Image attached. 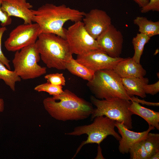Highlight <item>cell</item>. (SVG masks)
I'll return each instance as SVG.
<instances>
[{
	"instance_id": "cell-5",
	"label": "cell",
	"mask_w": 159,
	"mask_h": 159,
	"mask_svg": "<svg viewBox=\"0 0 159 159\" xmlns=\"http://www.w3.org/2000/svg\"><path fill=\"white\" fill-rule=\"evenodd\" d=\"M91 124L77 126L73 131L65 133L73 136L86 134L87 139L79 145L73 158L75 157L82 147L88 144L96 143L98 145L108 136L111 135L119 141L121 138L115 130L116 121L104 116L96 117Z\"/></svg>"
},
{
	"instance_id": "cell-16",
	"label": "cell",
	"mask_w": 159,
	"mask_h": 159,
	"mask_svg": "<svg viewBox=\"0 0 159 159\" xmlns=\"http://www.w3.org/2000/svg\"><path fill=\"white\" fill-rule=\"evenodd\" d=\"M121 80L124 88L130 97L136 95L142 98L146 97L144 87L149 82L148 78L125 77L121 78Z\"/></svg>"
},
{
	"instance_id": "cell-22",
	"label": "cell",
	"mask_w": 159,
	"mask_h": 159,
	"mask_svg": "<svg viewBox=\"0 0 159 159\" xmlns=\"http://www.w3.org/2000/svg\"><path fill=\"white\" fill-rule=\"evenodd\" d=\"M144 143L149 159L154 154L159 151V134L149 132L144 139Z\"/></svg>"
},
{
	"instance_id": "cell-31",
	"label": "cell",
	"mask_w": 159,
	"mask_h": 159,
	"mask_svg": "<svg viewBox=\"0 0 159 159\" xmlns=\"http://www.w3.org/2000/svg\"><path fill=\"white\" fill-rule=\"evenodd\" d=\"M140 7L145 6L148 2L149 0H133Z\"/></svg>"
},
{
	"instance_id": "cell-27",
	"label": "cell",
	"mask_w": 159,
	"mask_h": 159,
	"mask_svg": "<svg viewBox=\"0 0 159 159\" xmlns=\"http://www.w3.org/2000/svg\"><path fill=\"white\" fill-rule=\"evenodd\" d=\"M159 11V0H149L148 3L141 8V12L144 13L150 11Z\"/></svg>"
},
{
	"instance_id": "cell-9",
	"label": "cell",
	"mask_w": 159,
	"mask_h": 159,
	"mask_svg": "<svg viewBox=\"0 0 159 159\" xmlns=\"http://www.w3.org/2000/svg\"><path fill=\"white\" fill-rule=\"evenodd\" d=\"M40 34L36 23L19 25L12 30L5 41L4 46L9 52H16L35 43Z\"/></svg>"
},
{
	"instance_id": "cell-13",
	"label": "cell",
	"mask_w": 159,
	"mask_h": 159,
	"mask_svg": "<svg viewBox=\"0 0 159 159\" xmlns=\"http://www.w3.org/2000/svg\"><path fill=\"white\" fill-rule=\"evenodd\" d=\"M33 6L26 0H2L1 9L10 16H14L22 19L24 24L33 22Z\"/></svg>"
},
{
	"instance_id": "cell-17",
	"label": "cell",
	"mask_w": 159,
	"mask_h": 159,
	"mask_svg": "<svg viewBox=\"0 0 159 159\" xmlns=\"http://www.w3.org/2000/svg\"><path fill=\"white\" fill-rule=\"evenodd\" d=\"M131 102L129 109L132 114L140 116L147 122L149 125L152 126L159 130V112L143 107L135 102Z\"/></svg>"
},
{
	"instance_id": "cell-2",
	"label": "cell",
	"mask_w": 159,
	"mask_h": 159,
	"mask_svg": "<svg viewBox=\"0 0 159 159\" xmlns=\"http://www.w3.org/2000/svg\"><path fill=\"white\" fill-rule=\"evenodd\" d=\"M32 11L33 22L39 26L40 34H53L65 39L64 24L69 21L74 22L81 21L85 14L64 5L56 6L51 4H46Z\"/></svg>"
},
{
	"instance_id": "cell-14",
	"label": "cell",
	"mask_w": 159,
	"mask_h": 159,
	"mask_svg": "<svg viewBox=\"0 0 159 159\" xmlns=\"http://www.w3.org/2000/svg\"><path fill=\"white\" fill-rule=\"evenodd\" d=\"M115 126L117 128L121 138L119 140L118 150L120 153L123 154L128 153L132 145L144 139L150 132L155 129L154 127L149 125L146 130L136 132L130 130L123 124L116 121Z\"/></svg>"
},
{
	"instance_id": "cell-18",
	"label": "cell",
	"mask_w": 159,
	"mask_h": 159,
	"mask_svg": "<svg viewBox=\"0 0 159 159\" xmlns=\"http://www.w3.org/2000/svg\"><path fill=\"white\" fill-rule=\"evenodd\" d=\"M134 23L138 26L140 33L151 37L159 34V21L154 22L146 17L137 16L133 20Z\"/></svg>"
},
{
	"instance_id": "cell-8",
	"label": "cell",
	"mask_w": 159,
	"mask_h": 159,
	"mask_svg": "<svg viewBox=\"0 0 159 159\" xmlns=\"http://www.w3.org/2000/svg\"><path fill=\"white\" fill-rule=\"evenodd\" d=\"M65 39L72 54L77 55L100 49L96 40L87 32L81 21L74 22L66 29Z\"/></svg>"
},
{
	"instance_id": "cell-1",
	"label": "cell",
	"mask_w": 159,
	"mask_h": 159,
	"mask_svg": "<svg viewBox=\"0 0 159 159\" xmlns=\"http://www.w3.org/2000/svg\"><path fill=\"white\" fill-rule=\"evenodd\" d=\"M43 102L45 109L52 117L63 121L86 119L94 109L92 103L67 89L59 95L45 98Z\"/></svg>"
},
{
	"instance_id": "cell-4",
	"label": "cell",
	"mask_w": 159,
	"mask_h": 159,
	"mask_svg": "<svg viewBox=\"0 0 159 159\" xmlns=\"http://www.w3.org/2000/svg\"><path fill=\"white\" fill-rule=\"evenodd\" d=\"M87 85L97 98H120L130 101V98L122 84L121 78L112 69L95 72Z\"/></svg>"
},
{
	"instance_id": "cell-30",
	"label": "cell",
	"mask_w": 159,
	"mask_h": 159,
	"mask_svg": "<svg viewBox=\"0 0 159 159\" xmlns=\"http://www.w3.org/2000/svg\"><path fill=\"white\" fill-rule=\"evenodd\" d=\"M130 101L140 103L143 105H145L149 106H159V103L150 102L145 101L144 100H141L139 99L137 97H135L133 96L130 98Z\"/></svg>"
},
{
	"instance_id": "cell-15",
	"label": "cell",
	"mask_w": 159,
	"mask_h": 159,
	"mask_svg": "<svg viewBox=\"0 0 159 159\" xmlns=\"http://www.w3.org/2000/svg\"><path fill=\"white\" fill-rule=\"evenodd\" d=\"M113 70L121 78L142 77L146 74L140 63L136 62L132 57L124 58Z\"/></svg>"
},
{
	"instance_id": "cell-23",
	"label": "cell",
	"mask_w": 159,
	"mask_h": 159,
	"mask_svg": "<svg viewBox=\"0 0 159 159\" xmlns=\"http://www.w3.org/2000/svg\"><path fill=\"white\" fill-rule=\"evenodd\" d=\"M144 139L136 143L130 148L129 151L130 159H148V155L144 145Z\"/></svg>"
},
{
	"instance_id": "cell-11",
	"label": "cell",
	"mask_w": 159,
	"mask_h": 159,
	"mask_svg": "<svg viewBox=\"0 0 159 159\" xmlns=\"http://www.w3.org/2000/svg\"><path fill=\"white\" fill-rule=\"evenodd\" d=\"M100 50L110 57H120L123 42L121 32L111 24L96 39Z\"/></svg>"
},
{
	"instance_id": "cell-26",
	"label": "cell",
	"mask_w": 159,
	"mask_h": 159,
	"mask_svg": "<svg viewBox=\"0 0 159 159\" xmlns=\"http://www.w3.org/2000/svg\"><path fill=\"white\" fill-rule=\"evenodd\" d=\"M7 30L6 26L0 27V61L2 62L9 69L11 68L9 64L10 61L4 55L2 52L1 48V40L3 35L4 32Z\"/></svg>"
},
{
	"instance_id": "cell-19",
	"label": "cell",
	"mask_w": 159,
	"mask_h": 159,
	"mask_svg": "<svg viewBox=\"0 0 159 159\" xmlns=\"http://www.w3.org/2000/svg\"><path fill=\"white\" fill-rule=\"evenodd\" d=\"M67 69L72 74L89 81L93 78L95 72L78 62L72 57L67 63Z\"/></svg>"
},
{
	"instance_id": "cell-7",
	"label": "cell",
	"mask_w": 159,
	"mask_h": 159,
	"mask_svg": "<svg viewBox=\"0 0 159 159\" xmlns=\"http://www.w3.org/2000/svg\"><path fill=\"white\" fill-rule=\"evenodd\" d=\"M40 55L35 43L16 51L12 62L14 71L21 79L27 80L45 74L47 68L38 64Z\"/></svg>"
},
{
	"instance_id": "cell-28",
	"label": "cell",
	"mask_w": 159,
	"mask_h": 159,
	"mask_svg": "<svg viewBox=\"0 0 159 159\" xmlns=\"http://www.w3.org/2000/svg\"><path fill=\"white\" fill-rule=\"evenodd\" d=\"M144 91L145 94L152 95L156 94L159 92V81L152 84H146L144 87Z\"/></svg>"
},
{
	"instance_id": "cell-24",
	"label": "cell",
	"mask_w": 159,
	"mask_h": 159,
	"mask_svg": "<svg viewBox=\"0 0 159 159\" xmlns=\"http://www.w3.org/2000/svg\"><path fill=\"white\" fill-rule=\"evenodd\" d=\"M34 89L38 92H47L53 96L59 95L63 91L62 86L53 85L48 82L37 86Z\"/></svg>"
},
{
	"instance_id": "cell-6",
	"label": "cell",
	"mask_w": 159,
	"mask_h": 159,
	"mask_svg": "<svg viewBox=\"0 0 159 159\" xmlns=\"http://www.w3.org/2000/svg\"><path fill=\"white\" fill-rule=\"evenodd\" d=\"M90 100L96 107L91 115V119L104 116L123 124L129 129L132 128V115L129 109L132 102L120 98L99 99L91 96Z\"/></svg>"
},
{
	"instance_id": "cell-12",
	"label": "cell",
	"mask_w": 159,
	"mask_h": 159,
	"mask_svg": "<svg viewBox=\"0 0 159 159\" xmlns=\"http://www.w3.org/2000/svg\"><path fill=\"white\" fill-rule=\"evenodd\" d=\"M83 20L85 29L95 39L111 24V18L106 12L96 9L85 13Z\"/></svg>"
},
{
	"instance_id": "cell-10",
	"label": "cell",
	"mask_w": 159,
	"mask_h": 159,
	"mask_svg": "<svg viewBox=\"0 0 159 159\" xmlns=\"http://www.w3.org/2000/svg\"><path fill=\"white\" fill-rule=\"evenodd\" d=\"M124 59L112 57L101 50L97 49L85 54L77 55L76 60L95 72L103 69H114L118 63Z\"/></svg>"
},
{
	"instance_id": "cell-25",
	"label": "cell",
	"mask_w": 159,
	"mask_h": 159,
	"mask_svg": "<svg viewBox=\"0 0 159 159\" xmlns=\"http://www.w3.org/2000/svg\"><path fill=\"white\" fill-rule=\"evenodd\" d=\"M44 77L47 82L52 85L61 86L65 85V79L62 73L47 74Z\"/></svg>"
},
{
	"instance_id": "cell-3",
	"label": "cell",
	"mask_w": 159,
	"mask_h": 159,
	"mask_svg": "<svg viewBox=\"0 0 159 159\" xmlns=\"http://www.w3.org/2000/svg\"><path fill=\"white\" fill-rule=\"evenodd\" d=\"M35 44L41 59L49 68L65 70L66 64L73 57L66 39L53 34H40Z\"/></svg>"
},
{
	"instance_id": "cell-29",
	"label": "cell",
	"mask_w": 159,
	"mask_h": 159,
	"mask_svg": "<svg viewBox=\"0 0 159 159\" xmlns=\"http://www.w3.org/2000/svg\"><path fill=\"white\" fill-rule=\"evenodd\" d=\"M2 0H0V22L2 26H6L10 25L12 22L11 17L4 12L1 9V4Z\"/></svg>"
},
{
	"instance_id": "cell-20",
	"label": "cell",
	"mask_w": 159,
	"mask_h": 159,
	"mask_svg": "<svg viewBox=\"0 0 159 159\" xmlns=\"http://www.w3.org/2000/svg\"><path fill=\"white\" fill-rule=\"evenodd\" d=\"M21 78L14 71L8 69L0 61V80H2L13 91L15 90V84L21 81Z\"/></svg>"
},
{
	"instance_id": "cell-32",
	"label": "cell",
	"mask_w": 159,
	"mask_h": 159,
	"mask_svg": "<svg viewBox=\"0 0 159 159\" xmlns=\"http://www.w3.org/2000/svg\"><path fill=\"white\" fill-rule=\"evenodd\" d=\"M98 152L97 157L95 159H104L102 154L101 148L100 146V145L98 147Z\"/></svg>"
},
{
	"instance_id": "cell-34",
	"label": "cell",
	"mask_w": 159,
	"mask_h": 159,
	"mask_svg": "<svg viewBox=\"0 0 159 159\" xmlns=\"http://www.w3.org/2000/svg\"><path fill=\"white\" fill-rule=\"evenodd\" d=\"M159 159V151L155 153L149 158V159Z\"/></svg>"
},
{
	"instance_id": "cell-33",
	"label": "cell",
	"mask_w": 159,
	"mask_h": 159,
	"mask_svg": "<svg viewBox=\"0 0 159 159\" xmlns=\"http://www.w3.org/2000/svg\"><path fill=\"white\" fill-rule=\"evenodd\" d=\"M4 109V102L3 99L0 97V112H3Z\"/></svg>"
},
{
	"instance_id": "cell-21",
	"label": "cell",
	"mask_w": 159,
	"mask_h": 159,
	"mask_svg": "<svg viewBox=\"0 0 159 159\" xmlns=\"http://www.w3.org/2000/svg\"><path fill=\"white\" fill-rule=\"evenodd\" d=\"M150 39V37L141 33L137 34L133 38L132 43L133 46L134 53L132 58L137 63H140V59L145 45L149 42Z\"/></svg>"
}]
</instances>
